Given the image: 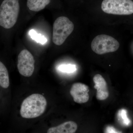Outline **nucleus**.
Wrapping results in <instances>:
<instances>
[{"mask_svg": "<svg viewBox=\"0 0 133 133\" xmlns=\"http://www.w3.org/2000/svg\"><path fill=\"white\" fill-rule=\"evenodd\" d=\"M47 105V100L43 95L33 94L26 98L22 103L20 114L24 118H37L44 112Z\"/></svg>", "mask_w": 133, "mask_h": 133, "instance_id": "f257e3e1", "label": "nucleus"}, {"mask_svg": "<svg viewBox=\"0 0 133 133\" xmlns=\"http://www.w3.org/2000/svg\"><path fill=\"white\" fill-rule=\"evenodd\" d=\"M20 10L18 0H4L0 6V26L11 28L16 23Z\"/></svg>", "mask_w": 133, "mask_h": 133, "instance_id": "f03ea898", "label": "nucleus"}, {"mask_svg": "<svg viewBox=\"0 0 133 133\" xmlns=\"http://www.w3.org/2000/svg\"><path fill=\"white\" fill-rule=\"evenodd\" d=\"M74 29V24L68 17H59L56 19L53 24V42L56 45H62Z\"/></svg>", "mask_w": 133, "mask_h": 133, "instance_id": "7ed1b4c3", "label": "nucleus"}, {"mask_svg": "<svg viewBox=\"0 0 133 133\" xmlns=\"http://www.w3.org/2000/svg\"><path fill=\"white\" fill-rule=\"evenodd\" d=\"M101 9L109 14L127 15L133 14V1L132 0H104Z\"/></svg>", "mask_w": 133, "mask_h": 133, "instance_id": "20e7f679", "label": "nucleus"}, {"mask_svg": "<svg viewBox=\"0 0 133 133\" xmlns=\"http://www.w3.org/2000/svg\"><path fill=\"white\" fill-rule=\"evenodd\" d=\"M119 43L116 39L107 35H99L95 37L91 43L94 52L99 55L115 52L118 49Z\"/></svg>", "mask_w": 133, "mask_h": 133, "instance_id": "39448f33", "label": "nucleus"}, {"mask_svg": "<svg viewBox=\"0 0 133 133\" xmlns=\"http://www.w3.org/2000/svg\"><path fill=\"white\" fill-rule=\"evenodd\" d=\"M35 60L33 55L27 50H22L17 59V67L19 73L27 77H31L35 71Z\"/></svg>", "mask_w": 133, "mask_h": 133, "instance_id": "423d86ee", "label": "nucleus"}, {"mask_svg": "<svg viewBox=\"0 0 133 133\" xmlns=\"http://www.w3.org/2000/svg\"><path fill=\"white\" fill-rule=\"evenodd\" d=\"M89 87L86 85L80 83H75L72 86L70 94L74 102L83 104L89 100Z\"/></svg>", "mask_w": 133, "mask_h": 133, "instance_id": "0eeeda50", "label": "nucleus"}, {"mask_svg": "<svg viewBox=\"0 0 133 133\" xmlns=\"http://www.w3.org/2000/svg\"><path fill=\"white\" fill-rule=\"evenodd\" d=\"M95 84L94 87L97 90L96 98L100 101L107 99L109 96L107 84L105 79L101 75L96 74L93 77Z\"/></svg>", "mask_w": 133, "mask_h": 133, "instance_id": "6e6552de", "label": "nucleus"}, {"mask_svg": "<svg viewBox=\"0 0 133 133\" xmlns=\"http://www.w3.org/2000/svg\"><path fill=\"white\" fill-rule=\"evenodd\" d=\"M77 125L73 121H69L64 122L54 127L49 128L48 133H74L77 131Z\"/></svg>", "mask_w": 133, "mask_h": 133, "instance_id": "1a4fd4ad", "label": "nucleus"}, {"mask_svg": "<svg viewBox=\"0 0 133 133\" xmlns=\"http://www.w3.org/2000/svg\"><path fill=\"white\" fill-rule=\"evenodd\" d=\"M50 1L51 0H27V5L31 11L38 12L43 9Z\"/></svg>", "mask_w": 133, "mask_h": 133, "instance_id": "9d476101", "label": "nucleus"}, {"mask_svg": "<svg viewBox=\"0 0 133 133\" xmlns=\"http://www.w3.org/2000/svg\"><path fill=\"white\" fill-rule=\"evenodd\" d=\"M10 81L8 72L5 65L0 61V86L6 89L9 86Z\"/></svg>", "mask_w": 133, "mask_h": 133, "instance_id": "9b49d317", "label": "nucleus"}, {"mask_svg": "<svg viewBox=\"0 0 133 133\" xmlns=\"http://www.w3.org/2000/svg\"><path fill=\"white\" fill-rule=\"evenodd\" d=\"M29 34L33 40H35L37 43L44 44L47 42V38L41 34H37L34 30H31L29 32Z\"/></svg>", "mask_w": 133, "mask_h": 133, "instance_id": "f8f14e48", "label": "nucleus"}, {"mask_svg": "<svg viewBox=\"0 0 133 133\" xmlns=\"http://www.w3.org/2000/svg\"><path fill=\"white\" fill-rule=\"evenodd\" d=\"M58 69L61 71L66 72H73L76 70V66L72 65H64L59 66Z\"/></svg>", "mask_w": 133, "mask_h": 133, "instance_id": "ddd939ff", "label": "nucleus"}]
</instances>
